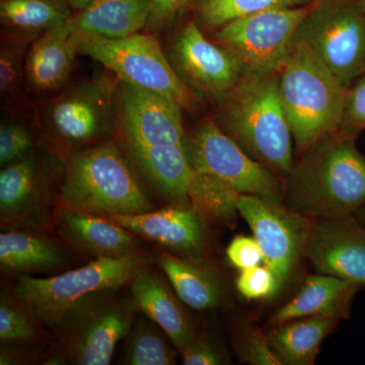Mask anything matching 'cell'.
<instances>
[{
  "label": "cell",
  "instance_id": "obj_2",
  "mask_svg": "<svg viewBox=\"0 0 365 365\" xmlns=\"http://www.w3.org/2000/svg\"><path fill=\"white\" fill-rule=\"evenodd\" d=\"M279 73L281 103L297 148L306 153L339 130L349 88L297 36Z\"/></svg>",
  "mask_w": 365,
  "mask_h": 365
},
{
  "label": "cell",
  "instance_id": "obj_35",
  "mask_svg": "<svg viewBox=\"0 0 365 365\" xmlns=\"http://www.w3.org/2000/svg\"><path fill=\"white\" fill-rule=\"evenodd\" d=\"M365 129V73L348 88L340 131L356 136Z\"/></svg>",
  "mask_w": 365,
  "mask_h": 365
},
{
  "label": "cell",
  "instance_id": "obj_11",
  "mask_svg": "<svg viewBox=\"0 0 365 365\" xmlns=\"http://www.w3.org/2000/svg\"><path fill=\"white\" fill-rule=\"evenodd\" d=\"M117 76L85 81L53 98L43 116L50 135L71 148H88L111 135L117 129Z\"/></svg>",
  "mask_w": 365,
  "mask_h": 365
},
{
  "label": "cell",
  "instance_id": "obj_33",
  "mask_svg": "<svg viewBox=\"0 0 365 365\" xmlns=\"http://www.w3.org/2000/svg\"><path fill=\"white\" fill-rule=\"evenodd\" d=\"M240 359L252 365H282L269 344L267 335L254 326L242 328L237 337Z\"/></svg>",
  "mask_w": 365,
  "mask_h": 365
},
{
  "label": "cell",
  "instance_id": "obj_23",
  "mask_svg": "<svg viewBox=\"0 0 365 365\" xmlns=\"http://www.w3.org/2000/svg\"><path fill=\"white\" fill-rule=\"evenodd\" d=\"M45 192V174L35 155L2 167L0 172L2 220L9 222L26 220L39 207Z\"/></svg>",
  "mask_w": 365,
  "mask_h": 365
},
{
  "label": "cell",
  "instance_id": "obj_12",
  "mask_svg": "<svg viewBox=\"0 0 365 365\" xmlns=\"http://www.w3.org/2000/svg\"><path fill=\"white\" fill-rule=\"evenodd\" d=\"M237 209L260 246L264 263L275 273L282 288L304 256L314 218L281 201L246 194H240Z\"/></svg>",
  "mask_w": 365,
  "mask_h": 365
},
{
  "label": "cell",
  "instance_id": "obj_17",
  "mask_svg": "<svg viewBox=\"0 0 365 365\" xmlns=\"http://www.w3.org/2000/svg\"><path fill=\"white\" fill-rule=\"evenodd\" d=\"M76 54L78 40L71 20L36 38L26 52V90L34 95H46L63 88Z\"/></svg>",
  "mask_w": 365,
  "mask_h": 365
},
{
  "label": "cell",
  "instance_id": "obj_30",
  "mask_svg": "<svg viewBox=\"0 0 365 365\" xmlns=\"http://www.w3.org/2000/svg\"><path fill=\"white\" fill-rule=\"evenodd\" d=\"M0 49V93L2 98H13L25 79L26 52L35 39L2 34Z\"/></svg>",
  "mask_w": 365,
  "mask_h": 365
},
{
  "label": "cell",
  "instance_id": "obj_22",
  "mask_svg": "<svg viewBox=\"0 0 365 365\" xmlns=\"http://www.w3.org/2000/svg\"><path fill=\"white\" fill-rule=\"evenodd\" d=\"M148 16L150 0H93L69 20L76 33L117 40L140 33Z\"/></svg>",
  "mask_w": 365,
  "mask_h": 365
},
{
  "label": "cell",
  "instance_id": "obj_28",
  "mask_svg": "<svg viewBox=\"0 0 365 365\" xmlns=\"http://www.w3.org/2000/svg\"><path fill=\"white\" fill-rule=\"evenodd\" d=\"M168 339L167 334L155 322L150 318L139 319L127 335L125 362L130 365L176 364V350Z\"/></svg>",
  "mask_w": 365,
  "mask_h": 365
},
{
  "label": "cell",
  "instance_id": "obj_38",
  "mask_svg": "<svg viewBox=\"0 0 365 365\" xmlns=\"http://www.w3.org/2000/svg\"><path fill=\"white\" fill-rule=\"evenodd\" d=\"M181 353L185 365H220L225 364L222 353L207 338L196 337Z\"/></svg>",
  "mask_w": 365,
  "mask_h": 365
},
{
  "label": "cell",
  "instance_id": "obj_24",
  "mask_svg": "<svg viewBox=\"0 0 365 365\" xmlns=\"http://www.w3.org/2000/svg\"><path fill=\"white\" fill-rule=\"evenodd\" d=\"M339 321L325 317H306L273 326L267 338L282 365L314 364L322 343Z\"/></svg>",
  "mask_w": 365,
  "mask_h": 365
},
{
  "label": "cell",
  "instance_id": "obj_6",
  "mask_svg": "<svg viewBox=\"0 0 365 365\" xmlns=\"http://www.w3.org/2000/svg\"><path fill=\"white\" fill-rule=\"evenodd\" d=\"M76 40L78 54L102 64L121 81L160 93L182 109L198 107V95L178 76L153 34L114 40L76 33Z\"/></svg>",
  "mask_w": 365,
  "mask_h": 365
},
{
  "label": "cell",
  "instance_id": "obj_37",
  "mask_svg": "<svg viewBox=\"0 0 365 365\" xmlns=\"http://www.w3.org/2000/svg\"><path fill=\"white\" fill-rule=\"evenodd\" d=\"M190 0H150L148 32L158 33L169 26L182 13Z\"/></svg>",
  "mask_w": 365,
  "mask_h": 365
},
{
  "label": "cell",
  "instance_id": "obj_31",
  "mask_svg": "<svg viewBox=\"0 0 365 365\" xmlns=\"http://www.w3.org/2000/svg\"><path fill=\"white\" fill-rule=\"evenodd\" d=\"M36 322L16 302L2 297L0 302V339L4 342H25L37 336Z\"/></svg>",
  "mask_w": 365,
  "mask_h": 365
},
{
  "label": "cell",
  "instance_id": "obj_41",
  "mask_svg": "<svg viewBox=\"0 0 365 365\" xmlns=\"http://www.w3.org/2000/svg\"><path fill=\"white\" fill-rule=\"evenodd\" d=\"M357 6H359L360 11L364 14L365 18V0H359V2H356Z\"/></svg>",
  "mask_w": 365,
  "mask_h": 365
},
{
  "label": "cell",
  "instance_id": "obj_39",
  "mask_svg": "<svg viewBox=\"0 0 365 365\" xmlns=\"http://www.w3.org/2000/svg\"><path fill=\"white\" fill-rule=\"evenodd\" d=\"M93 1V0H66L67 4H69V6L71 7L74 13L85 9L86 6H88Z\"/></svg>",
  "mask_w": 365,
  "mask_h": 365
},
{
  "label": "cell",
  "instance_id": "obj_19",
  "mask_svg": "<svg viewBox=\"0 0 365 365\" xmlns=\"http://www.w3.org/2000/svg\"><path fill=\"white\" fill-rule=\"evenodd\" d=\"M129 284L139 311L163 329L179 352L195 340V329L181 299L160 276L143 268Z\"/></svg>",
  "mask_w": 365,
  "mask_h": 365
},
{
  "label": "cell",
  "instance_id": "obj_21",
  "mask_svg": "<svg viewBox=\"0 0 365 365\" xmlns=\"http://www.w3.org/2000/svg\"><path fill=\"white\" fill-rule=\"evenodd\" d=\"M134 165L163 194L176 204H190L196 170L187 148L180 145L143 146L125 144Z\"/></svg>",
  "mask_w": 365,
  "mask_h": 365
},
{
  "label": "cell",
  "instance_id": "obj_42",
  "mask_svg": "<svg viewBox=\"0 0 365 365\" xmlns=\"http://www.w3.org/2000/svg\"><path fill=\"white\" fill-rule=\"evenodd\" d=\"M348 1L355 2V4H356V2H359V0H348Z\"/></svg>",
  "mask_w": 365,
  "mask_h": 365
},
{
  "label": "cell",
  "instance_id": "obj_27",
  "mask_svg": "<svg viewBox=\"0 0 365 365\" xmlns=\"http://www.w3.org/2000/svg\"><path fill=\"white\" fill-rule=\"evenodd\" d=\"M0 264L6 270L26 273L61 268L66 256L55 242L20 232L0 235Z\"/></svg>",
  "mask_w": 365,
  "mask_h": 365
},
{
  "label": "cell",
  "instance_id": "obj_20",
  "mask_svg": "<svg viewBox=\"0 0 365 365\" xmlns=\"http://www.w3.org/2000/svg\"><path fill=\"white\" fill-rule=\"evenodd\" d=\"M58 232L67 242L96 259L139 254L133 234L102 216L64 207L58 215Z\"/></svg>",
  "mask_w": 365,
  "mask_h": 365
},
{
  "label": "cell",
  "instance_id": "obj_10",
  "mask_svg": "<svg viewBox=\"0 0 365 365\" xmlns=\"http://www.w3.org/2000/svg\"><path fill=\"white\" fill-rule=\"evenodd\" d=\"M187 153L196 172L228 185L239 194L284 200V190L272 170L255 160L212 121L187 137Z\"/></svg>",
  "mask_w": 365,
  "mask_h": 365
},
{
  "label": "cell",
  "instance_id": "obj_9",
  "mask_svg": "<svg viewBox=\"0 0 365 365\" xmlns=\"http://www.w3.org/2000/svg\"><path fill=\"white\" fill-rule=\"evenodd\" d=\"M297 37L347 88L365 73V18L355 2L317 0Z\"/></svg>",
  "mask_w": 365,
  "mask_h": 365
},
{
  "label": "cell",
  "instance_id": "obj_16",
  "mask_svg": "<svg viewBox=\"0 0 365 365\" xmlns=\"http://www.w3.org/2000/svg\"><path fill=\"white\" fill-rule=\"evenodd\" d=\"M202 215L194 206L176 204L172 207L140 215L107 218L131 234L197 260L206 240Z\"/></svg>",
  "mask_w": 365,
  "mask_h": 365
},
{
  "label": "cell",
  "instance_id": "obj_32",
  "mask_svg": "<svg viewBox=\"0 0 365 365\" xmlns=\"http://www.w3.org/2000/svg\"><path fill=\"white\" fill-rule=\"evenodd\" d=\"M34 140L30 130L16 122H2L0 126V163L6 167L33 155Z\"/></svg>",
  "mask_w": 365,
  "mask_h": 365
},
{
  "label": "cell",
  "instance_id": "obj_26",
  "mask_svg": "<svg viewBox=\"0 0 365 365\" xmlns=\"http://www.w3.org/2000/svg\"><path fill=\"white\" fill-rule=\"evenodd\" d=\"M158 264L182 302L197 311L215 309L223 297L222 284L212 273L189 259L160 255Z\"/></svg>",
  "mask_w": 365,
  "mask_h": 365
},
{
  "label": "cell",
  "instance_id": "obj_5",
  "mask_svg": "<svg viewBox=\"0 0 365 365\" xmlns=\"http://www.w3.org/2000/svg\"><path fill=\"white\" fill-rule=\"evenodd\" d=\"M141 255L124 258H98L83 267L49 278L21 275L14 284V299L31 318L56 330L67 314L86 297L105 290H116L144 268Z\"/></svg>",
  "mask_w": 365,
  "mask_h": 365
},
{
  "label": "cell",
  "instance_id": "obj_1",
  "mask_svg": "<svg viewBox=\"0 0 365 365\" xmlns=\"http://www.w3.org/2000/svg\"><path fill=\"white\" fill-rule=\"evenodd\" d=\"M355 140L338 130L306 151L288 175L285 205L314 220L353 215L364 206L365 157Z\"/></svg>",
  "mask_w": 365,
  "mask_h": 365
},
{
  "label": "cell",
  "instance_id": "obj_34",
  "mask_svg": "<svg viewBox=\"0 0 365 365\" xmlns=\"http://www.w3.org/2000/svg\"><path fill=\"white\" fill-rule=\"evenodd\" d=\"M237 289L247 300H264L275 297L281 287L275 273L265 264L242 270Z\"/></svg>",
  "mask_w": 365,
  "mask_h": 365
},
{
  "label": "cell",
  "instance_id": "obj_14",
  "mask_svg": "<svg viewBox=\"0 0 365 365\" xmlns=\"http://www.w3.org/2000/svg\"><path fill=\"white\" fill-rule=\"evenodd\" d=\"M173 67L194 93L223 100L241 81L242 67L232 53L211 42L189 21L172 47Z\"/></svg>",
  "mask_w": 365,
  "mask_h": 365
},
{
  "label": "cell",
  "instance_id": "obj_15",
  "mask_svg": "<svg viewBox=\"0 0 365 365\" xmlns=\"http://www.w3.org/2000/svg\"><path fill=\"white\" fill-rule=\"evenodd\" d=\"M304 256L317 273L365 287V225L354 215L314 220Z\"/></svg>",
  "mask_w": 365,
  "mask_h": 365
},
{
  "label": "cell",
  "instance_id": "obj_25",
  "mask_svg": "<svg viewBox=\"0 0 365 365\" xmlns=\"http://www.w3.org/2000/svg\"><path fill=\"white\" fill-rule=\"evenodd\" d=\"M73 14L66 0H0V21L6 35L36 39Z\"/></svg>",
  "mask_w": 365,
  "mask_h": 365
},
{
  "label": "cell",
  "instance_id": "obj_29",
  "mask_svg": "<svg viewBox=\"0 0 365 365\" xmlns=\"http://www.w3.org/2000/svg\"><path fill=\"white\" fill-rule=\"evenodd\" d=\"M317 0H198L197 13L201 25L211 31L245 16L282 7L309 6Z\"/></svg>",
  "mask_w": 365,
  "mask_h": 365
},
{
  "label": "cell",
  "instance_id": "obj_7",
  "mask_svg": "<svg viewBox=\"0 0 365 365\" xmlns=\"http://www.w3.org/2000/svg\"><path fill=\"white\" fill-rule=\"evenodd\" d=\"M138 311L133 297H118L114 290L86 297L55 330L67 359L76 365L111 364L118 342L130 332Z\"/></svg>",
  "mask_w": 365,
  "mask_h": 365
},
{
  "label": "cell",
  "instance_id": "obj_13",
  "mask_svg": "<svg viewBox=\"0 0 365 365\" xmlns=\"http://www.w3.org/2000/svg\"><path fill=\"white\" fill-rule=\"evenodd\" d=\"M114 103L117 129L125 144L187 148L182 108L170 98L118 78Z\"/></svg>",
  "mask_w": 365,
  "mask_h": 365
},
{
  "label": "cell",
  "instance_id": "obj_3",
  "mask_svg": "<svg viewBox=\"0 0 365 365\" xmlns=\"http://www.w3.org/2000/svg\"><path fill=\"white\" fill-rule=\"evenodd\" d=\"M60 200L64 207L106 218L153 210V204L121 151L104 141L69 155Z\"/></svg>",
  "mask_w": 365,
  "mask_h": 365
},
{
  "label": "cell",
  "instance_id": "obj_40",
  "mask_svg": "<svg viewBox=\"0 0 365 365\" xmlns=\"http://www.w3.org/2000/svg\"><path fill=\"white\" fill-rule=\"evenodd\" d=\"M353 215H354L360 222L364 223L365 225V205L357 209V210L353 213Z\"/></svg>",
  "mask_w": 365,
  "mask_h": 365
},
{
  "label": "cell",
  "instance_id": "obj_18",
  "mask_svg": "<svg viewBox=\"0 0 365 365\" xmlns=\"http://www.w3.org/2000/svg\"><path fill=\"white\" fill-rule=\"evenodd\" d=\"M362 287L359 283L326 274L309 276L294 297L272 314L269 325L306 317L348 319L353 299Z\"/></svg>",
  "mask_w": 365,
  "mask_h": 365
},
{
  "label": "cell",
  "instance_id": "obj_8",
  "mask_svg": "<svg viewBox=\"0 0 365 365\" xmlns=\"http://www.w3.org/2000/svg\"><path fill=\"white\" fill-rule=\"evenodd\" d=\"M314 4L245 16L217 29L213 40L234 55L242 73L272 76L287 62L297 31Z\"/></svg>",
  "mask_w": 365,
  "mask_h": 365
},
{
  "label": "cell",
  "instance_id": "obj_36",
  "mask_svg": "<svg viewBox=\"0 0 365 365\" xmlns=\"http://www.w3.org/2000/svg\"><path fill=\"white\" fill-rule=\"evenodd\" d=\"M228 261L239 270L256 267L264 263L260 246L254 237L237 235L227 249Z\"/></svg>",
  "mask_w": 365,
  "mask_h": 365
},
{
  "label": "cell",
  "instance_id": "obj_4",
  "mask_svg": "<svg viewBox=\"0 0 365 365\" xmlns=\"http://www.w3.org/2000/svg\"><path fill=\"white\" fill-rule=\"evenodd\" d=\"M223 102L222 122L228 135L276 176H288L294 137L275 74H244Z\"/></svg>",
  "mask_w": 365,
  "mask_h": 365
}]
</instances>
